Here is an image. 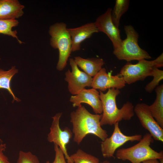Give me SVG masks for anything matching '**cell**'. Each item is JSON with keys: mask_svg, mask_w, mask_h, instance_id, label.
I'll return each mask as SVG.
<instances>
[{"mask_svg": "<svg viewBox=\"0 0 163 163\" xmlns=\"http://www.w3.org/2000/svg\"><path fill=\"white\" fill-rule=\"evenodd\" d=\"M102 114H92L80 105L70 114V122L73 125V141L79 145L88 134H93L104 141L108 137L107 132L100 124Z\"/></svg>", "mask_w": 163, "mask_h": 163, "instance_id": "1", "label": "cell"}, {"mask_svg": "<svg viewBox=\"0 0 163 163\" xmlns=\"http://www.w3.org/2000/svg\"><path fill=\"white\" fill-rule=\"evenodd\" d=\"M100 98L102 103L103 114L100 121L101 126L112 125L122 120H129L134 116V107L128 101L121 109L117 105V97L120 94L119 89L110 88L106 93L99 91Z\"/></svg>", "mask_w": 163, "mask_h": 163, "instance_id": "2", "label": "cell"}, {"mask_svg": "<svg viewBox=\"0 0 163 163\" xmlns=\"http://www.w3.org/2000/svg\"><path fill=\"white\" fill-rule=\"evenodd\" d=\"M153 139L149 133H146L139 142L127 148H121L116 152V158L123 161L128 160L131 163H141L150 159L163 158L162 151H155L150 146Z\"/></svg>", "mask_w": 163, "mask_h": 163, "instance_id": "3", "label": "cell"}, {"mask_svg": "<svg viewBox=\"0 0 163 163\" xmlns=\"http://www.w3.org/2000/svg\"><path fill=\"white\" fill-rule=\"evenodd\" d=\"M67 28L65 23H57L51 26L49 31L51 36V46L59 50V58L56 69L60 71L66 66L72 52L71 39Z\"/></svg>", "mask_w": 163, "mask_h": 163, "instance_id": "4", "label": "cell"}, {"mask_svg": "<svg viewBox=\"0 0 163 163\" xmlns=\"http://www.w3.org/2000/svg\"><path fill=\"white\" fill-rule=\"evenodd\" d=\"M124 30L126 36V38L123 40L120 47L113 52L117 58L127 62L151 59L152 57L148 53L139 46V35L133 27L131 25H125Z\"/></svg>", "mask_w": 163, "mask_h": 163, "instance_id": "5", "label": "cell"}, {"mask_svg": "<svg viewBox=\"0 0 163 163\" xmlns=\"http://www.w3.org/2000/svg\"><path fill=\"white\" fill-rule=\"evenodd\" d=\"M163 66L162 53L153 60L143 59L135 64L127 62L121 69L119 75L123 78L126 84H130L138 81H143L148 76H152L155 68Z\"/></svg>", "mask_w": 163, "mask_h": 163, "instance_id": "6", "label": "cell"}, {"mask_svg": "<svg viewBox=\"0 0 163 163\" xmlns=\"http://www.w3.org/2000/svg\"><path fill=\"white\" fill-rule=\"evenodd\" d=\"M62 115V113H59L52 117L53 120L50 132L47 135V140L49 142H53L59 146L63 152L68 163H74L68 155L66 148V145L69 142L72 136V133L67 127L63 130L60 128L59 121Z\"/></svg>", "mask_w": 163, "mask_h": 163, "instance_id": "7", "label": "cell"}, {"mask_svg": "<svg viewBox=\"0 0 163 163\" xmlns=\"http://www.w3.org/2000/svg\"><path fill=\"white\" fill-rule=\"evenodd\" d=\"M142 138L140 134L128 136L124 134L119 128L118 123L114 124V129L111 136L107 138L101 144V152L104 158L113 157L117 149L128 141H140Z\"/></svg>", "mask_w": 163, "mask_h": 163, "instance_id": "8", "label": "cell"}, {"mask_svg": "<svg viewBox=\"0 0 163 163\" xmlns=\"http://www.w3.org/2000/svg\"><path fill=\"white\" fill-rule=\"evenodd\" d=\"M69 62L72 71L68 69L65 72V80L68 83L69 91L72 94L75 95L85 87H91L93 78L81 71L74 59L70 58Z\"/></svg>", "mask_w": 163, "mask_h": 163, "instance_id": "9", "label": "cell"}, {"mask_svg": "<svg viewBox=\"0 0 163 163\" xmlns=\"http://www.w3.org/2000/svg\"><path fill=\"white\" fill-rule=\"evenodd\" d=\"M134 111L142 126L148 130L154 139L163 142V129L152 116L149 105L144 103L137 104Z\"/></svg>", "mask_w": 163, "mask_h": 163, "instance_id": "10", "label": "cell"}, {"mask_svg": "<svg viewBox=\"0 0 163 163\" xmlns=\"http://www.w3.org/2000/svg\"><path fill=\"white\" fill-rule=\"evenodd\" d=\"M112 9L108 8L103 14L99 16L94 22L99 32L105 34L111 41L113 51L121 47L123 40L120 35V30L113 22L111 17Z\"/></svg>", "mask_w": 163, "mask_h": 163, "instance_id": "11", "label": "cell"}, {"mask_svg": "<svg viewBox=\"0 0 163 163\" xmlns=\"http://www.w3.org/2000/svg\"><path fill=\"white\" fill-rule=\"evenodd\" d=\"M126 84L123 78L119 74L112 75L107 73L103 68L93 78L91 87L103 92L110 88L122 89Z\"/></svg>", "mask_w": 163, "mask_h": 163, "instance_id": "12", "label": "cell"}, {"mask_svg": "<svg viewBox=\"0 0 163 163\" xmlns=\"http://www.w3.org/2000/svg\"><path fill=\"white\" fill-rule=\"evenodd\" d=\"M69 101L72 103L74 107H78L81 104L85 103L91 106L96 114L102 113V106L99 92L96 89L85 88L77 94L72 96Z\"/></svg>", "mask_w": 163, "mask_h": 163, "instance_id": "13", "label": "cell"}, {"mask_svg": "<svg viewBox=\"0 0 163 163\" xmlns=\"http://www.w3.org/2000/svg\"><path fill=\"white\" fill-rule=\"evenodd\" d=\"M67 30L71 38L72 52L79 50L83 41L91 37L93 34L99 32L94 22Z\"/></svg>", "mask_w": 163, "mask_h": 163, "instance_id": "14", "label": "cell"}, {"mask_svg": "<svg viewBox=\"0 0 163 163\" xmlns=\"http://www.w3.org/2000/svg\"><path fill=\"white\" fill-rule=\"evenodd\" d=\"M24 5L17 0H0V20H14L24 14Z\"/></svg>", "mask_w": 163, "mask_h": 163, "instance_id": "15", "label": "cell"}, {"mask_svg": "<svg viewBox=\"0 0 163 163\" xmlns=\"http://www.w3.org/2000/svg\"><path fill=\"white\" fill-rule=\"evenodd\" d=\"M74 60L78 67L91 77L94 76L104 64L103 60L100 58L84 59L77 56L74 58Z\"/></svg>", "mask_w": 163, "mask_h": 163, "instance_id": "16", "label": "cell"}, {"mask_svg": "<svg viewBox=\"0 0 163 163\" xmlns=\"http://www.w3.org/2000/svg\"><path fill=\"white\" fill-rule=\"evenodd\" d=\"M156 98L153 103L149 106L153 117L159 126L163 128V85L157 86L155 89Z\"/></svg>", "mask_w": 163, "mask_h": 163, "instance_id": "17", "label": "cell"}, {"mask_svg": "<svg viewBox=\"0 0 163 163\" xmlns=\"http://www.w3.org/2000/svg\"><path fill=\"white\" fill-rule=\"evenodd\" d=\"M18 72L15 66H12L8 71H4L0 68V89L7 90L13 97V101L19 102L20 100L16 97L11 87V80L14 76Z\"/></svg>", "mask_w": 163, "mask_h": 163, "instance_id": "18", "label": "cell"}, {"mask_svg": "<svg viewBox=\"0 0 163 163\" xmlns=\"http://www.w3.org/2000/svg\"><path fill=\"white\" fill-rule=\"evenodd\" d=\"M129 4V0H116L113 10H112L111 17L114 25L119 28L120 21L122 16L127 11Z\"/></svg>", "mask_w": 163, "mask_h": 163, "instance_id": "19", "label": "cell"}, {"mask_svg": "<svg viewBox=\"0 0 163 163\" xmlns=\"http://www.w3.org/2000/svg\"><path fill=\"white\" fill-rule=\"evenodd\" d=\"M18 21L16 19L9 20H0V34L11 36L15 38L20 44L23 43L17 36L16 30H13V27L17 26Z\"/></svg>", "mask_w": 163, "mask_h": 163, "instance_id": "20", "label": "cell"}, {"mask_svg": "<svg viewBox=\"0 0 163 163\" xmlns=\"http://www.w3.org/2000/svg\"><path fill=\"white\" fill-rule=\"evenodd\" d=\"M74 163H99L97 157L78 149L76 152L70 156Z\"/></svg>", "mask_w": 163, "mask_h": 163, "instance_id": "21", "label": "cell"}, {"mask_svg": "<svg viewBox=\"0 0 163 163\" xmlns=\"http://www.w3.org/2000/svg\"><path fill=\"white\" fill-rule=\"evenodd\" d=\"M152 80L147 84L145 88V91L148 93H151L159 85V82L163 79V71L158 68H155L153 70Z\"/></svg>", "mask_w": 163, "mask_h": 163, "instance_id": "22", "label": "cell"}, {"mask_svg": "<svg viewBox=\"0 0 163 163\" xmlns=\"http://www.w3.org/2000/svg\"><path fill=\"white\" fill-rule=\"evenodd\" d=\"M16 163H40L37 156L30 152L19 151Z\"/></svg>", "mask_w": 163, "mask_h": 163, "instance_id": "23", "label": "cell"}, {"mask_svg": "<svg viewBox=\"0 0 163 163\" xmlns=\"http://www.w3.org/2000/svg\"><path fill=\"white\" fill-rule=\"evenodd\" d=\"M54 150L55 152L54 161L52 162L47 161L46 163H66L63 152L59 146L56 144H54Z\"/></svg>", "mask_w": 163, "mask_h": 163, "instance_id": "24", "label": "cell"}, {"mask_svg": "<svg viewBox=\"0 0 163 163\" xmlns=\"http://www.w3.org/2000/svg\"><path fill=\"white\" fill-rule=\"evenodd\" d=\"M6 148L5 143H3V141L0 139V163H11L8 160V158L3 153Z\"/></svg>", "mask_w": 163, "mask_h": 163, "instance_id": "25", "label": "cell"}, {"mask_svg": "<svg viewBox=\"0 0 163 163\" xmlns=\"http://www.w3.org/2000/svg\"><path fill=\"white\" fill-rule=\"evenodd\" d=\"M141 163H160L157 159H153L145 161Z\"/></svg>", "mask_w": 163, "mask_h": 163, "instance_id": "26", "label": "cell"}, {"mask_svg": "<svg viewBox=\"0 0 163 163\" xmlns=\"http://www.w3.org/2000/svg\"><path fill=\"white\" fill-rule=\"evenodd\" d=\"M99 163H110V162L107 160H105L103 162H99Z\"/></svg>", "mask_w": 163, "mask_h": 163, "instance_id": "27", "label": "cell"}, {"mask_svg": "<svg viewBox=\"0 0 163 163\" xmlns=\"http://www.w3.org/2000/svg\"><path fill=\"white\" fill-rule=\"evenodd\" d=\"M160 163H163V158L160 159Z\"/></svg>", "mask_w": 163, "mask_h": 163, "instance_id": "28", "label": "cell"}]
</instances>
